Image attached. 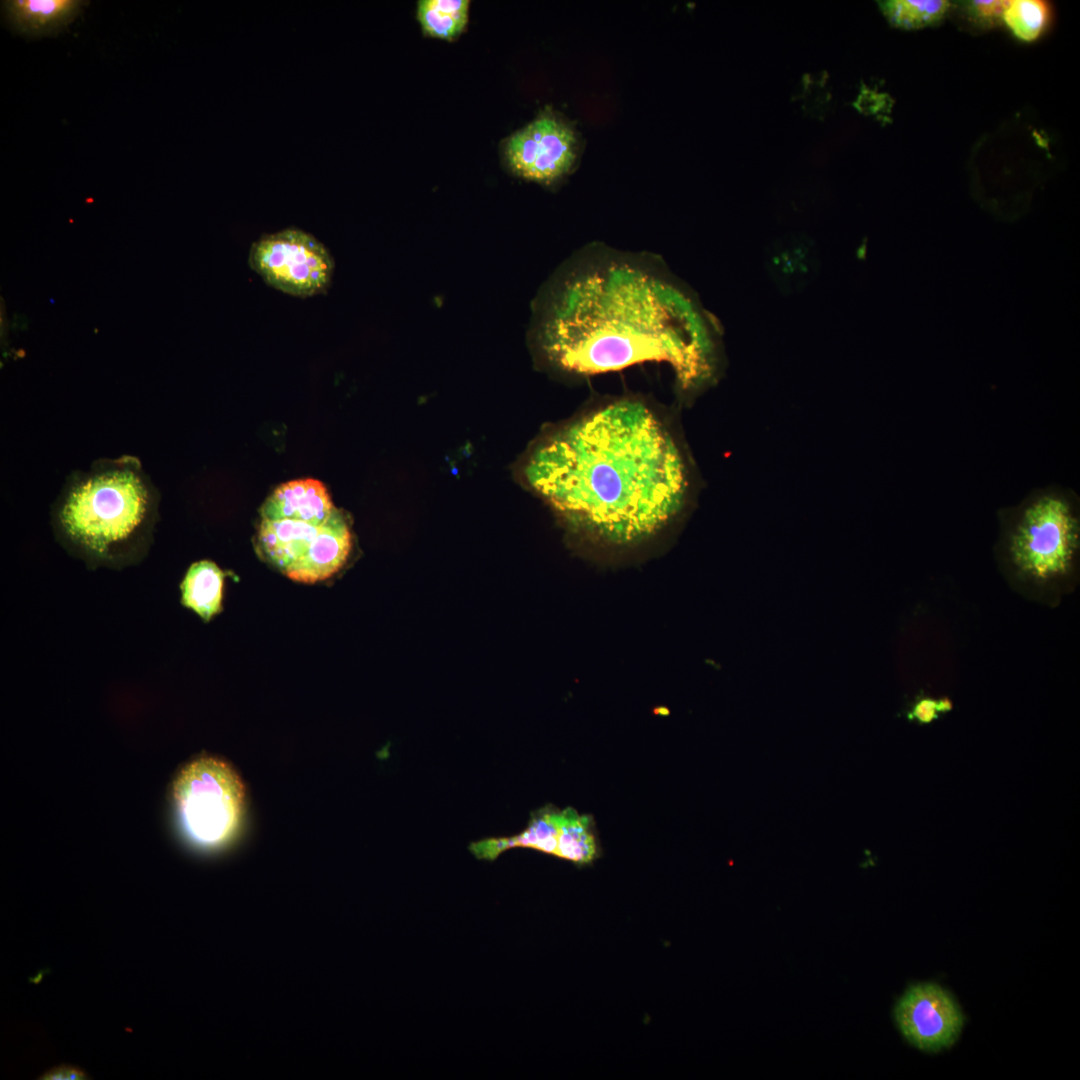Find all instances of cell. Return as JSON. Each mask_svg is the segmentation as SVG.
<instances>
[{
    "instance_id": "obj_15",
    "label": "cell",
    "mask_w": 1080,
    "mask_h": 1080,
    "mask_svg": "<svg viewBox=\"0 0 1080 1080\" xmlns=\"http://www.w3.org/2000/svg\"><path fill=\"white\" fill-rule=\"evenodd\" d=\"M469 6V0H420L417 19L425 35L454 40L467 25Z\"/></svg>"
},
{
    "instance_id": "obj_9",
    "label": "cell",
    "mask_w": 1080,
    "mask_h": 1080,
    "mask_svg": "<svg viewBox=\"0 0 1080 1080\" xmlns=\"http://www.w3.org/2000/svg\"><path fill=\"white\" fill-rule=\"evenodd\" d=\"M351 532L341 510L334 508L306 553L284 574L293 581L315 583L337 573L351 550Z\"/></svg>"
},
{
    "instance_id": "obj_13",
    "label": "cell",
    "mask_w": 1080,
    "mask_h": 1080,
    "mask_svg": "<svg viewBox=\"0 0 1080 1080\" xmlns=\"http://www.w3.org/2000/svg\"><path fill=\"white\" fill-rule=\"evenodd\" d=\"M82 3L75 0H12L6 1L5 7L19 30L45 34L68 23Z\"/></svg>"
},
{
    "instance_id": "obj_16",
    "label": "cell",
    "mask_w": 1080,
    "mask_h": 1080,
    "mask_svg": "<svg viewBox=\"0 0 1080 1080\" xmlns=\"http://www.w3.org/2000/svg\"><path fill=\"white\" fill-rule=\"evenodd\" d=\"M878 4L892 26L907 30L938 23L951 6L945 0H890Z\"/></svg>"
},
{
    "instance_id": "obj_14",
    "label": "cell",
    "mask_w": 1080,
    "mask_h": 1080,
    "mask_svg": "<svg viewBox=\"0 0 1080 1080\" xmlns=\"http://www.w3.org/2000/svg\"><path fill=\"white\" fill-rule=\"evenodd\" d=\"M555 856L568 860L577 866L589 865L600 856V847L591 816L580 815L573 808L562 810V821Z\"/></svg>"
},
{
    "instance_id": "obj_12",
    "label": "cell",
    "mask_w": 1080,
    "mask_h": 1080,
    "mask_svg": "<svg viewBox=\"0 0 1080 1080\" xmlns=\"http://www.w3.org/2000/svg\"><path fill=\"white\" fill-rule=\"evenodd\" d=\"M224 572L213 562L193 563L181 585V602L204 621H209L222 608Z\"/></svg>"
},
{
    "instance_id": "obj_6",
    "label": "cell",
    "mask_w": 1080,
    "mask_h": 1080,
    "mask_svg": "<svg viewBox=\"0 0 1080 1080\" xmlns=\"http://www.w3.org/2000/svg\"><path fill=\"white\" fill-rule=\"evenodd\" d=\"M248 263L268 285L297 297L325 292L334 272L333 258L324 244L292 228L254 242Z\"/></svg>"
},
{
    "instance_id": "obj_7",
    "label": "cell",
    "mask_w": 1080,
    "mask_h": 1080,
    "mask_svg": "<svg viewBox=\"0 0 1080 1080\" xmlns=\"http://www.w3.org/2000/svg\"><path fill=\"white\" fill-rule=\"evenodd\" d=\"M504 155L514 174L530 181L552 183L573 167L577 138L563 119L542 113L505 141Z\"/></svg>"
},
{
    "instance_id": "obj_20",
    "label": "cell",
    "mask_w": 1080,
    "mask_h": 1080,
    "mask_svg": "<svg viewBox=\"0 0 1080 1080\" xmlns=\"http://www.w3.org/2000/svg\"><path fill=\"white\" fill-rule=\"evenodd\" d=\"M84 1073L74 1067L63 1066L55 1068L45 1074V1079H82Z\"/></svg>"
},
{
    "instance_id": "obj_11",
    "label": "cell",
    "mask_w": 1080,
    "mask_h": 1080,
    "mask_svg": "<svg viewBox=\"0 0 1080 1080\" xmlns=\"http://www.w3.org/2000/svg\"><path fill=\"white\" fill-rule=\"evenodd\" d=\"M320 527L288 519H261L256 536L257 552L284 573L306 553Z\"/></svg>"
},
{
    "instance_id": "obj_19",
    "label": "cell",
    "mask_w": 1080,
    "mask_h": 1080,
    "mask_svg": "<svg viewBox=\"0 0 1080 1080\" xmlns=\"http://www.w3.org/2000/svg\"><path fill=\"white\" fill-rule=\"evenodd\" d=\"M950 707L951 703L948 699L936 701L924 698L915 704L911 714L914 719L926 723L937 718L938 712H946Z\"/></svg>"
},
{
    "instance_id": "obj_2",
    "label": "cell",
    "mask_w": 1080,
    "mask_h": 1080,
    "mask_svg": "<svg viewBox=\"0 0 1080 1080\" xmlns=\"http://www.w3.org/2000/svg\"><path fill=\"white\" fill-rule=\"evenodd\" d=\"M524 474L576 531L629 545L685 507L690 472L679 446L644 404L622 400L538 445Z\"/></svg>"
},
{
    "instance_id": "obj_10",
    "label": "cell",
    "mask_w": 1080,
    "mask_h": 1080,
    "mask_svg": "<svg viewBox=\"0 0 1080 1080\" xmlns=\"http://www.w3.org/2000/svg\"><path fill=\"white\" fill-rule=\"evenodd\" d=\"M334 508L323 483L306 478L278 486L261 506L260 515L266 520L288 519L319 526Z\"/></svg>"
},
{
    "instance_id": "obj_3",
    "label": "cell",
    "mask_w": 1080,
    "mask_h": 1080,
    "mask_svg": "<svg viewBox=\"0 0 1080 1080\" xmlns=\"http://www.w3.org/2000/svg\"><path fill=\"white\" fill-rule=\"evenodd\" d=\"M155 508V489L140 464L121 458L95 463L71 479L56 517L74 545L96 556H108L145 531Z\"/></svg>"
},
{
    "instance_id": "obj_5",
    "label": "cell",
    "mask_w": 1080,
    "mask_h": 1080,
    "mask_svg": "<svg viewBox=\"0 0 1080 1080\" xmlns=\"http://www.w3.org/2000/svg\"><path fill=\"white\" fill-rule=\"evenodd\" d=\"M1079 546V520L1071 503L1054 493L1040 495L1022 511L1009 538L1015 568L1036 581L1064 576Z\"/></svg>"
},
{
    "instance_id": "obj_4",
    "label": "cell",
    "mask_w": 1080,
    "mask_h": 1080,
    "mask_svg": "<svg viewBox=\"0 0 1080 1080\" xmlns=\"http://www.w3.org/2000/svg\"><path fill=\"white\" fill-rule=\"evenodd\" d=\"M173 800L189 841L214 850L227 844L237 831L245 790L227 762L205 755L181 769L173 783Z\"/></svg>"
},
{
    "instance_id": "obj_1",
    "label": "cell",
    "mask_w": 1080,
    "mask_h": 1080,
    "mask_svg": "<svg viewBox=\"0 0 1080 1080\" xmlns=\"http://www.w3.org/2000/svg\"><path fill=\"white\" fill-rule=\"evenodd\" d=\"M533 327L544 358L570 374L665 362L682 390L696 392L720 368L712 316L664 270L632 257L599 255L562 270L537 302Z\"/></svg>"
},
{
    "instance_id": "obj_8",
    "label": "cell",
    "mask_w": 1080,
    "mask_h": 1080,
    "mask_svg": "<svg viewBox=\"0 0 1080 1080\" xmlns=\"http://www.w3.org/2000/svg\"><path fill=\"white\" fill-rule=\"evenodd\" d=\"M894 1016L903 1036L921 1050L937 1051L957 1039L963 1015L952 996L933 983L911 986L897 1002Z\"/></svg>"
},
{
    "instance_id": "obj_18",
    "label": "cell",
    "mask_w": 1080,
    "mask_h": 1080,
    "mask_svg": "<svg viewBox=\"0 0 1080 1080\" xmlns=\"http://www.w3.org/2000/svg\"><path fill=\"white\" fill-rule=\"evenodd\" d=\"M1010 1L973 0L961 3V12L972 25L991 28L999 25Z\"/></svg>"
},
{
    "instance_id": "obj_17",
    "label": "cell",
    "mask_w": 1080,
    "mask_h": 1080,
    "mask_svg": "<svg viewBox=\"0 0 1080 1080\" xmlns=\"http://www.w3.org/2000/svg\"><path fill=\"white\" fill-rule=\"evenodd\" d=\"M1051 6L1042 0L1010 1L1003 20L1014 36L1026 42L1043 34L1051 20Z\"/></svg>"
}]
</instances>
